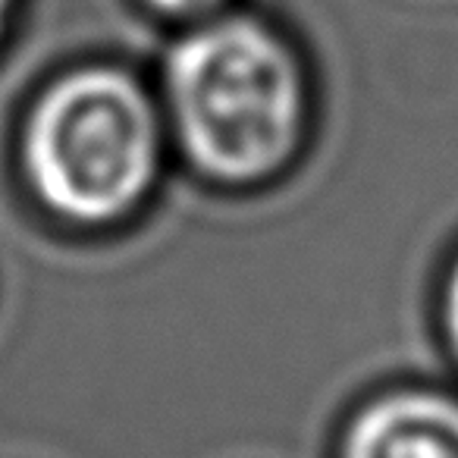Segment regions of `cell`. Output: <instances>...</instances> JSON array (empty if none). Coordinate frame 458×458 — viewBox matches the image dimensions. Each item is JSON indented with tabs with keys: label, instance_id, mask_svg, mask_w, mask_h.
<instances>
[{
	"label": "cell",
	"instance_id": "cell-6",
	"mask_svg": "<svg viewBox=\"0 0 458 458\" xmlns=\"http://www.w3.org/2000/svg\"><path fill=\"white\" fill-rule=\"evenodd\" d=\"M7 13H10V0H0V35H4V26H7Z\"/></svg>",
	"mask_w": 458,
	"mask_h": 458
},
{
	"label": "cell",
	"instance_id": "cell-5",
	"mask_svg": "<svg viewBox=\"0 0 458 458\" xmlns=\"http://www.w3.org/2000/svg\"><path fill=\"white\" fill-rule=\"evenodd\" d=\"M148 4L157 7V10H164V13L185 16V13H201V10L216 7L220 0H148Z\"/></svg>",
	"mask_w": 458,
	"mask_h": 458
},
{
	"label": "cell",
	"instance_id": "cell-1",
	"mask_svg": "<svg viewBox=\"0 0 458 458\" xmlns=\"http://www.w3.org/2000/svg\"><path fill=\"white\" fill-rule=\"evenodd\" d=\"M166 98L185 157L220 182L276 173L305 129L293 51L251 20L195 29L166 57Z\"/></svg>",
	"mask_w": 458,
	"mask_h": 458
},
{
	"label": "cell",
	"instance_id": "cell-2",
	"mask_svg": "<svg viewBox=\"0 0 458 458\" xmlns=\"http://www.w3.org/2000/svg\"><path fill=\"white\" fill-rule=\"evenodd\" d=\"M157 154V120L145 91L107 66L57 79L22 132V166L38 201L85 226L129 214L151 189Z\"/></svg>",
	"mask_w": 458,
	"mask_h": 458
},
{
	"label": "cell",
	"instance_id": "cell-3",
	"mask_svg": "<svg viewBox=\"0 0 458 458\" xmlns=\"http://www.w3.org/2000/svg\"><path fill=\"white\" fill-rule=\"evenodd\" d=\"M343 458H458V402L430 393L386 395L352 420Z\"/></svg>",
	"mask_w": 458,
	"mask_h": 458
},
{
	"label": "cell",
	"instance_id": "cell-4",
	"mask_svg": "<svg viewBox=\"0 0 458 458\" xmlns=\"http://www.w3.org/2000/svg\"><path fill=\"white\" fill-rule=\"evenodd\" d=\"M445 330H449V343L458 355V261L445 283Z\"/></svg>",
	"mask_w": 458,
	"mask_h": 458
}]
</instances>
